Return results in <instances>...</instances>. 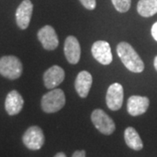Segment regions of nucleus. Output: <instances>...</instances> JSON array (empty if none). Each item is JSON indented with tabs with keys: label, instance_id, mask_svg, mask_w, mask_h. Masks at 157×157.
<instances>
[{
	"label": "nucleus",
	"instance_id": "nucleus-1",
	"mask_svg": "<svg viewBox=\"0 0 157 157\" xmlns=\"http://www.w3.org/2000/svg\"><path fill=\"white\" fill-rule=\"evenodd\" d=\"M117 54L121 62L130 72L141 73L144 70V63L133 46L127 43L121 42L117 45Z\"/></svg>",
	"mask_w": 157,
	"mask_h": 157
},
{
	"label": "nucleus",
	"instance_id": "nucleus-2",
	"mask_svg": "<svg viewBox=\"0 0 157 157\" xmlns=\"http://www.w3.org/2000/svg\"><path fill=\"white\" fill-rule=\"evenodd\" d=\"M66 104V96L61 89L54 88L43 95L41 99V108L44 112L52 113L59 111Z\"/></svg>",
	"mask_w": 157,
	"mask_h": 157
},
{
	"label": "nucleus",
	"instance_id": "nucleus-3",
	"mask_svg": "<svg viewBox=\"0 0 157 157\" xmlns=\"http://www.w3.org/2000/svg\"><path fill=\"white\" fill-rule=\"evenodd\" d=\"M23 73V65L16 56L8 55L0 58V74L9 79H17Z\"/></svg>",
	"mask_w": 157,
	"mask_h": 157
},
{
	"label": "nucleus",
	"instance_id": "nucleus-4",
	"mask_svg": "<svg viewBox=\"0 0 157 157\" xmlns=\"http://www.w3.org/2000/svg\"><path fill=\"white\" fill-rule=\"evenodd\" d=\"M91 120L94 127L103 135H112L115 130V124L113 119L102 109H95L92 113Z\"/></svg>",
	"mask_w": 157,
	"mask_h": 157
},
{
	"label": "nucleus",
	"instance_id": "nucleus-5",
	"mask_svg": "<svg viewBox=\"0 0 157 157\" xmlns=\"http://www.w3.org/2000/svg\"><path fill=\"white\" fill-rule=\"evenodd\" d=\"M23 143L30 150H39L45 143L43 130L38 126L30 127L23 135Z\"/></svg>",
	"mask_w": 157,
	"mask_h": 157
},
{
	"label": "nucleus",
	"instance_id": "nucleus-6",
	"mask_svg": "<svg viewBox=\"0 0 157 157\" xmlns=\"http://www.w3.org/2000/svg\"><path fill=\"white\" fill-rule=\"evenodd\" d=\"M124 90L122 86L119 83H113L107 89L106 102L108 108L112 111L121 109L123 104Z\"/></svg>",
	"mask_w": 157,
	"mask_h": 157
},
{
	"label": "nucleus",
	"instance_id": "nucleus-7",
	"mask_svg": "<svg viewBox=\"0 0 157 157\" xmlns=\"http://www.w3.org/2000/svg\"><path fill=\"white\" fill-rule=\"evenodd\" d=\"M92 54L99 63L102 65H109L113 60L110 45L107 41L99 40L94 43L92 46Z\"/></svg>",
	"mask_w": 157,
	"mask_h": 157
},
{
	"label": "nucleus",
	"instance_id": "nucleus-8",
	"mask_svg": "<svg viewBox=\"0 0 157 157\" xmlns=\"http://www.w3.org/2000/svg\"><path fill=\"white\" fill-rule=\"evenodd\" d=\"M33 11V5L31 0H24L16 11V22L21 30H25L29 26Z\"/></svg>",
	"mask_w": 157,
	"mask_h": 157
},
{
	"label": "nucleus",
	"instance_id": "nucleus-9",
	"mask_svg": "<svg viewBox=\"0 0 157 157\" xmlns=\"http://www.w3.org/2000/svg\"><path fill=\"white\" fill-rule=\"evenodd\" d=\"M38 39L42 46L47 51H53L59 45V39L54 28L51 25H45L38 32Z\"/></svg>",
	"mask_w": 157,
	"mask_h": 157
},
{
	"label": "nucleus",
	"instance_id": "nucleus-10",
	"mask_svg": "<svg viewBox=\"0 0 157 157\" xmlns=\"http://www.w3.org/2000/svg\"><path fill=\"white\" fill-rule=\"evenodd\" d=\"M44 84L47 89H54L65 78V71L59 66H52L44 73Z\"/></svg>",
	"mask_w": 157,
	"mask_h": 157
},
{
	"label": "nucleus",
	"instance_id": "nucleus-11",
	"mask_svg": "<svg viewBox=\"0 0 157 157\" xmlns=\"http://www.w3.org/2000/svg\"><path fill=\"white\" fill-rule=\"evenodd\" d=\"M149 107V100L145 96L133 95L128 101V112L132 116L145 113Z\"/></svg>",
	"mask_w": 157,
	"mask_h": 157
},
{
	"label": "nucleus",
	"instance_id": "nucleus-12",
	"mask_svg": "<svg viewBox=\"0 0 157 157\" xmlns=\"http://www.w3.org/2000/svg\"><path fill=\"white\" fill-rule=\"evenodd\" d=\"M64 52L67 61L75 65L79 61L80 59V45L78 43V39L74 36H68L66 41H65V46H64Z\"/></svg>",
	"mask_w": 157,
	"mask_h": 157
},
{
	"label": "nucleus",
	"instance_id": "nucleus-13",
	"mask_svg": "<svg viewBox=\"0 0 157 157\" xmlns=\"http://www.w3.org/2000/svg\"><path fill=\"white\" fill-rule=\"evenodd\" d=\"M23 106L24 99L17 91L12 90L7 94L5 102V108L9 115H17L21 112Z\"/></svg>",
	"mask_w": 157,
	"mask_h": 157
},
{
	"label": "nucleus",
	"instance_id": "nucleus-14",
	"mask_svg": "<svg viewBox=\"0 0 157 157\" xmlns=\"http://www.w3.org/2000/svg\"><path fill=\"white\" fill-rule=\"evenodd\" d=\"M93 84V77L87 71H81L75 79V90L81 98H86L89 94Z\"/></svg>",
	"mask_w": 157,
	"mask_h": 157
},
{
	"label": "nucleus",
	"instance_id": "nucleus-15",
	"mask_svg": "<svg viewBox=\"0 0 157 157\" xmlns=\"http://www.w3.org/2000/svg\"><path fill=\"white\" fill-rule=\"evenodd\" d=\"M124 139L126 144L135 151H139L143 148V142L140 139V135L132 127H128L125 129Z\"/></svg>",
	"mask_w": 157,
	"mask_h": 157
},
{
	"label": "nucleus",
	"instance_id": "nucleus-16",
	"mask_svg": "<svg viewBox=\"0 0 157 157\" xmlns=\"http://www.w3.org/2000/svg\"><path fill=\"white\" fill-rule=\"evenodd\" d=\"M137 11L144 17L154 16L157 13V0H140L137 4Z\"/></svg>",
	"mask_w": 157,
	"mask_h": 157
},
{
	"label": "nucleus",
	"instance_id": "nucleus-17",
	"mask_svg": "<svg viewBox=\"0 0 157 157\" xmlns=\"http://www.w3.org/2000/svg\"><path fill=\"white\" fill-rule=\"evenodd\" d=\"M114 8L119 12H127L131 7V0H111Z\"/></svg>",
	"mask_w": 157,
	"mask_h": 157
},
{
	"label": "nucleus",
	"instance_id": "nucleus-18",
	"mask_svg": "<svg viewBox=\"0 0 157 157\" xmlns=\"http://www.w3.org/2000/svg\"><path fill=\"white\" fill-rule=\"evenodd\" d=\"M81 5L87 10H94L96 7V0H79Z\"/></svg>",
	"mask_w": 157,
	"mask_h": 157
},
{
	"label": "nucleus",
	"instance_id": "nucleus-19",
	"mask_svg": "<svg viewBox=\"0 0 157 157\" xmlns=\"http://www.w3.org/2000/svg\"><path fill=\"white\" fill-rule=\"evenodd\" d=\"M151 33L152 36H153V38L157 41V22L155 23V24L153 25V26H152L151 29Z\"/></svg>",
	"mask_w": 157,
	"mask_h": 157
},
{
	"label": "nucleus",
	"instance_id": "nucleus-20",
	"mask_svg": "<svg viewBox=\"0 0 157 157\" xmlns=\"http://www.w3.org/2000/svg\"><path fill=\"white\" fill-rule=\"evenodd\" d=\"M72 157H86V152L85 150H78L73 153Z\"/></svg>",
	"mask_w": 157,
	"mask_h": 157
},
{
	"label": "nucleus",
	"instance_id": "nucleus-21",
	"mask_svg": "<svg viewBox=\"0 0 157 157\" xmlns=\"http://www.w3.org/2000/svg\"><path fill=\"white\" fill-rule=\"evenodd\" d=\"M54 157H67V155H66L63 152H59V153L56 154Z\"/></svg>",
	"mask_w": 157,
	"mask_h": 157
},
{
	"label": "nucleus",
	"instance_id": "nucleus-22",
	"mask_svg": "<svg viewBox=\"0 0 157 157\" xmlns=\"http://www.w3.org/2000/svg\"><path fill=\"white\" fill-rule=\"evenodd\" d=\"M154 66H155V70L157 71V56L155 58V59H154Z\"/></svg>",
	"mask_w": 157,
	"mask_h": 157
}]
</instances>
